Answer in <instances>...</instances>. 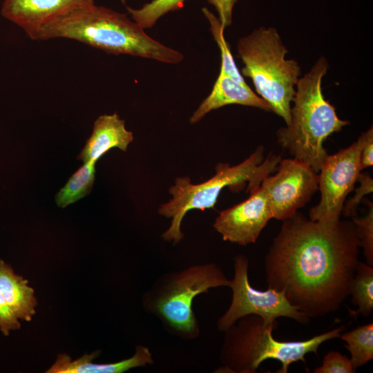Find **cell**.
Returning <instances> with one entry per match:
<instances>
[{
  "instance_id": "cell-5",
  "label": "cell",
  "mask_w": 373,
  "mask_h": 373,
  "mask_svg": "<svg viewBox=\"0 0 373 373\" xmlns=\"http://www.w3.org/2000/svg\"><path fill=\"white\" fill-rule=\"evenodd\" d=\"M276 325L265 324L262 317L247 315L238 319L227 331L220 354L222 367L218 372L255 373L262 362H280L278 373H287L294 362L305 363V356L317 354L324 342L338 338L342 325L305 341H280L274 338Z\"/></svg>"
},
{
  "instance_id": "cell-16",
  "label": "cell",
  "mask_w": 373,
  "mask_h": 373,
  "mask_svg": "<svg viewBox=\"0 0 373 373\" xmlns=\"http://www.w3.org/2000/svg\"><path fill=\"white\" fill-rule=\"evenodd\" d=\"M28 280L16 274L11 266L0 260V290L19 319L30 321L36 314L37 300Z\"/></svg>"
},
{
  "instance_id": "cell-4",
  "label": "cell",
  "mask_w": 373,
  "mask_h": 373,
  "mask_svg": "<svg viewBox=\"0 0 373 373\" xmlns=\"http://www.w3.org/2000/svg\"><path fill=\"white\" fill-rule=\"evenodd\" d=\"M281 160L280 155L271 153L264 159V147L256 151L242 162L234 166L220 163L216 166V174L199 184H193L188 177H178L169 188L171 199L159 207L160 215L171 218L168 229L162 238L174 245L184 238L181 230L182 220L193 209L204 210L213 208L222 190L229 187L238 191L248 182L247 191L258 189L262 180L276 171Z\"/></svg>"
},
{
  "instance_id": "cell-22",
  "label": "cell",
  "mask_w": 373,
  "mask_h": 373,
  "mask_svg": "<svg viewBox=\"0 0 373 373\" xmlns=\"http://www.w3.org/2000/svg\"><path fill=\"white\" fill-rule=\"evenodd\" d=\"M367 213L362 217L352 216L360 247L363 249L366 263L373 267V204L367 202Z\"/></svg>"
},
{
  "instance_id": "cell-20",
  "label": "cell",
  "mask_w": 373,
  "mask_h": 373,
  "mask_svg": "<svg viewBox=\"0 0 373 373\" xmlns=\"http://www.w3.org/2000/svg\"><path fill=\"white\" fill-rule=\"evenodd\" d=\"M185 0H151L139 8L126 6L131 19L142 28H152L164 15L182 8Z\"/></svg>"
},
{
  "instance_id": "cell-24",
  "label": "cell",
  "mask_w": 373,
  "mask_h": 373,
  "mask_svg": "<svg viewBox=\"0 0 373 373\" xmlns=\"http://www.w3.org/2000/svg\"><path fill=\"white\" fill-rule=\"evenodd\" d=\"M359 186L355 190V194L344 204L343 212L347 217L356 216V211L363 198L373 191V180L367 173H360L357 180Z\"/></svg>"
},
{
  "instance_id": "cell-27",
  "label": "cell",
  "mask_w": 373,
  "mask_h": 373,
  "mask_svg": "<svg viewBox=\"0 0 373 373\" xmlns=\"http://www.w3.org/2000/svg\"><path fill=\"white\" fill-rule=\"evenodd\" d=\"M365 140L360 155L361 171L373 165V128L364 132Z\"/></svg>"
},
{
  "instance_id": "cell-15",
  "label": "cell",
  "mask_w": 373,
  "mask_h": 373,
  "mask_svg": "<svg viewBox=\"0 0 373 373\" xmlns=\"http://www.w3.org/2000/svg\"><path fill=\"white\" fill-rule=\"evenodd\" d=\"M99 351L73 360L66 354H59L56 361L46 371L48 373H122L131 369L152 365L154 360L150 349L144 345L136 347L135 353L128 358L109 363H94Z\"/></svg>"
},
{
  "instance_id": "cell-10",
  "label": "cell",
  "mask_w": 373,
  "mask_h": 373,
  "mask_svg": "<svg viewBox=\"0 0 373 373\" xmlns=\"http://www.w3.org/2000/svg\"><path fill=\"white\" fill-rule=\"evenodd\" d=\"M277 172L261 183L272 218L285 220L304 207L318 189V175L308 164L296 158L280 161Z\"/></svg>"
},
{
  "instance_id": "cell-12",
  "label": "cell",
  "mask_w": 373,
  "mask_h": 373,
  "mask_svg": "<svg viewBox=\"0 0 373 373\" xmlns=\"http://www.w3.org/2000/svg\"><path fill=\"white\" fill-rule=\"evenodd\" d=\"M94 3L95 0H3L1 15L21 27L29 38L37 40L44 24Z\"/></svg>"
},
{
  "instance_id": "cell-2",
  "label": "cell",
  "mask_w": 373,
  "mask_h": 373,
  "mask_svg": "<svg viewBox=\"0 0 373 373\" xmlns=\"http://www.w3.org/2000/svg\"><path fill=\"white\" fill-rule=\"evenodd\" d=\"M73 39L113 55H128L177 64L183 54L148 35L127 15L95 3L44 24L37 40Z\"/></svg>"
},
{
  "instance_id": "cell-8",
  "label": "cell",
  "mask_w": 373,
  "mask_h": 373,
  "mask_svg": "<svg viewBox=\"0 0 373 373\" xmlns=\"http://www.w3.org/2000/svg\"><path fill=\"white\" fill-rule=\"evenodd\" d=\"M234 276L230 280L232 299L227 310L217 322L219 331L224 332L240 318L257 315L265 324L277 326L276 319L286 317L305 324L309 318L300 312L287 299L283 291L268 287L261 291L254 288L248 277L249 260L240 254L233 258Z\"/></svg>"
},
{
  "instance_id": "cell-18",
  "label": "cell",
  "mask_w": 373,
  "mask_h": 373,
  "mask_svg": "<svg viewBox=\"0 0 373 373\" xmlns=\"http://www.w3.org/2000/svg\"><path fill=\"white\" fill-rule=\"evenodd\" d=\"M95 162H84L68 179L57 193L55 200L58 206L65 208L88 195L95 181Z\"/></svg>"
},
{
  "instance_id": "cell-11",
  "label": "cell",
  "mask_w": 373,
  "mask_h": 373,
  "mask_svg": "<svg viewBox=\"0 0 373 373\" xmlns=\"http://www.w3.org/2000/svg\"><path fill=\"white\" fill-rule=\"evenodd\" d=\"M245 201L221 211L213 228L224 241L245 246L255 243L272 218L267 198L260 186Z\"/></svg>"
},
{
  "instance_id": "cell-19",
  "label": "cell",
  "mask_w": 373,
  "mask_h": 373,
  "mask_svg": "<svg viewBox=\"0 0 373 373\" xmlns=\"http://www.w3.org/2000/svg\"><path fill=\"white\" fill-rule=\"evenodd\" d=\"M338 338L346 343L345 346L350 353V360L355 370L373 359L372 323L341 334Z\"/></svg>"
},
{
  "instance_id": "cell-6",
  "label": "cell",
  "mask_w": 373,
  "mask_h": 373,
  "mask_svg": "<svg viewBox=\"0 0 373 373\" xmlns=\"http://www.w3.org/2000/svg\"><path fill=\"white\" fill-rule=\"evenodd\" d=\"M229 285L230 280L218 265H194L158 277L144 293L142 306L160 321L169 334L193 340L200 333L193 308L195 298L211 289Z\"/></svg>"
},
{
  "instance_id": "cell-3",
  "label": "cell",
  "mask_w": 373,
  "mask_h": 373,
  "mask_svg": "<svg viewBox=\"0 0 373 373\" xmlns=\"http://www.w3.org/2000/svg\"><path fill=\"white\" fill-rule=\"evenodd\" d=\"M328 68L327 59L321 57L299 78L291 108L290 124L276 131L280 146L316 173L327 155L324 141L350 124L338 117L334 106L323 95L322 82Z\"/></svg>"
},
{
  "instance_id": "cell-23",
  "label": "cell",
  "mask_w": 373,
  "mask_h": 373,
  "mask_svg": "<svg viewBox=\"0 0 373 373\" xmlns=\"http://www.w3.org/2000/svg\"><path fill=\"white\" fill-rule=\"evenodd\" d=\"M314 373H354L351 360L338 352L332 351L325 355L321 366Z\"/></svg>"
},
{
  "instance_id": "cell-9",
  "label": "cell",
  "mask_w": 373,
  "mask_h": 373,
  "mask_svg": "<svg viewBox=\"0 0 373 373\" xmlns=\"http://www.w3.org/2000/svg\"><path fill=\"white\" fill-rule=\"evenodd\" d=\"M364 132L350 146L327 155L318 175L319 202L309 211V218L325 223L340 220L348 194L354 190L361 172L360 155Z\"/></svg>"
},
{
  "instance_id": "cell-13",
  "label": "cell",
  "mask_w": 373,
  "mask_h": 373,
  "mask_svg": "<svg viewBox=\"0 0 373 373\" xmlns=\"http://www.w3.org/2000/svg\"><path fill=\"white\" fill-rule=\"evenodd\" d=\"M238 104L271 111L269 105L256 94L247 83L219 73L209 95L200 103L190 117V123L200 122L207 113L227 105Z\"/></svg>"
},
{
  "instance_id": "cell-26",
  "label": "cell",
  "mask_w": 373,
  "mask_h": 373,
  "mask_svg": "<svg viewBox=\"0 0 373 373\" xmlns=\"http://www.w3.org/2000/svg\"><path fill=\"white\" fill-rule=\"evenodd\" d=\"M213 6L222 26L225 29L231 25L233 10L238 0H207Z\"/></svg>"
},
{
  "instance_id": "cell-17",
  "label": "cell",
  "mask_w": 373,
  "mask_h": 373,
  "mask_svg": "<svg viewBox=\"0 0 373 373\" xmlns=\"http://www.w3.org/2000/svg\"><path fill=\"white\" fill-rule=\"evenodd\" d=\"M350 295L356 311H350L354 316H369L373 312V267L359 261L352 280Z\"/></svg>"
},
{
  "instance_id": "cell-21",
  "label": "cell",
  "mask_w": 373,
  "mask_h": 373,
  "mask_svg": "<svg viewBox=\"0 0 373 373\" xmlns=\"http://www.w3.org/2000/svg\"><path fill=\"white\" fill-rule=\"evenodd\" d=\"M202 11L209 23L210 31L220 50V72L231 77L240 83H246L236 65L229 46L224 39V28L219 19L206 7L202 8Z\"/></svg>"
},
{
  "instance_id": "cell-1",
  "label": "cell",
  "mask_w": 373,
  "mask_h": 373,
  "mask_svg": "<svg viewBox=\"0 0 373 373\" xmlns=\"http://www.w3.org/2000/svg\"><path fill=\"white\" fill-rule=\"evenodd\" d=\"M359 247L352 221L321 222L297 211L283 221L266 255L268 287L309 318L327 316L350 295Z\"/></svg>"
},
{
  "instance_id": "cell-14",
  "label": "cell",
  "mask_w": 373,
  "mask_h": 373,
  "mask_svg": "<svg viewBox=\"0 0 373 373\" xmlns=\"http://www.w3.org/2000/svg\"><path fill=\"white\" fill-rule=\"evenodd\" d=\"M133 140V133L126 128L124 120L116 113L102 115L95 121L92 134L78 159L84 162H96L111 149L126 151Z\"/></svg>"
},
{
  "instance_id": "cell-25",
  "label": "cell",
  "mask_w": 373,
  "mask_h": 373,
  "mask_svg": "<svg viewBox=\"0 0 373 373\" xmlns=\"http://www.w3.org/2000/svg\"><path fill=\"white\" fill-rule=\"evenodd\" d=\"M21 323L12 312L0 290V330L6 336L11 330L19 329Z\"/></svg>"
},
{
  "instance_id": "cell-7",
  "label": "cell",
  "mask_w": 373,
  "mask_h": 373,
  "mask_svg": "<svg viewBox=\"0 0 373 373\" xmlns=\"http://www.w3.org/2000/svg\"><path fill=\"white\" fill-rule=\"evenodd\" d=\"M237 52L244 66L242 75L251 79L257 93L281 117L291 122V103L301 68L294 59H286L288 50L273 27H260L239 39Z\"/></svg>"
}]
</instances>
